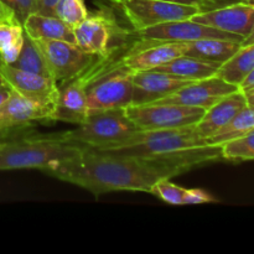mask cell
<instances>
[{"mask_svg": "<svg viewBox=\"0 0 254 254\" xmlns=\"http://www.w3.org/2000/svg\"><path fill=\"white\" fill-rule=\"evenodd\" d=\"M252 87H254V69L246 77L245 81L240 84V89L241 91H245V89L252 88Z\"/></svg>", "mask_w": 254, "mask_h": 254, "instance_id": "35", "label": "cell"}, {"mask_svg": "<svg viewBox=\"0 0 254 254\" xmlns=\"http://www.w3.org/2000/svg\"><path fill=\"white\" fill-rule=\"evenodd\" d=\"M238 89H240L238 86L228 83L218 76H213L210 78L190 82L189 84L171 93L170 96L158 102H154V103H171L208 109L223 97L228 96Z\"/></svg>", "mask_w": 254, "mask_h": 254, "instance_id": "14", "label": "cell"}, {"mask_svg": "<svg viewBox=\"0 0 254 254\" xmlns=\"http://www.w3.org/2000/svg\"><path fill=\"white\" fill-rule=\"evenodd\" d=\"M121 156L156 160L180 174L223 160L222 146L211 145L197 135L195 124L160 130H136L111 149H98Z\"/></svg>", "mask_w": 254, "mask_h": 254, "instance_id": "2", "label": "cell"}, {"mask_svg": "<svg viewBox=\"0 0 254 254\" xmlns=\"http://www.w3.org/2000/svg\"><path fill=\"white\" fill-rule=\"evenodd\" d=\"M11 66L24 69V71L32 72V73L41 74L44 77L52 78L51 73L49 71V67L46 64V61H45L40 49L37 47L36 42L31 37L27 36L26 34H25L21 51H20L17 59L11 64Z\"/></svg>", "mask_w": 254, "mask_h": 254, "instance_id": "25", "label": "cell"}, {"mask_svg": "<svg viewBox=\"0 0 254 254\" xmlns=\"http://www.w3.org/2000/svg\"><path fill=\"white\" fill-rule=\"evenodd\" d=\"M25 31L17 20L0 22V61L11 64L19 56Z\"/></svg>", "mask_w": 254, "mask_h": 254, "instance_id": "24", "label": "cell"}, {"mask_svg": "<svg viewBox=\"0 0 254 254\" xmlns=\"http://www.w3.org/2000/svg\"><path fill=\"white\" fill-rule=\"evenodd\" d=\"M35 42L57 83L77 76L93 62L94 56L82 51L76 44L60 40H35Z\"/></svg>", "mask_w": 254, "mask_h": 254, "instance_id": "8", "label": "cell"}, {"mask_svg": "<svg viewBox=\"0 0 254 254\" xmlns=\"http://www.w3.org/2000/svg\"><path fill=\"white\" fill-rule=\"evenodd\" d=\"M134 72L121 66H111L87 87L88 113L126 108L133 99Z\"/></svg>", "mask_w": 254, "mask_h": 254, "instance_id": "5", "label": "cell"}, {"mask_svg": "<svg viewBox=\"0 0 254 254\" xmlns=\"http://www.w3.org/2000/svg\"><path fill=\"white\" fill-rule=\"evenodd\" d=\"M134 34L139 39L163 42H191L202 39H220L242 44L245 40L240 35L221 31L215 27L192 21L191 19L169 21L146 29L134 30Z\"/></svg>", "mask_w": 254, "mask_h": 254, "instance_id": "10", "label": "cell"}, {"mask_svg": "<svg viewBox=\"0 0 254 254\" xmlns=\"http://www.w3.org/2000/svg\"><path fill=\"white\" fill-rule=\"evenodd\" d=\"M207 1H210L211 4L215 5L216 7H221V6H226V5L235 4V2L241 1V0H207Z\"/></svg>", "mask_w": 254, "mask_h": 254, "instance_id": "37", "label": "cell"}, {"mask_svg": "<svg viewBox=\"0 0 254 254\" xmlns=\"http://www.w3.org/2000/svg\"><path fill=\"white\" fill-rule=\"evenodd\" d=\"M185 49L186 42H163L140 39L116 64L133 72L150 71L173 59L183 56Z\"/></svg>", "mask_w": 254, "mask_h": 254, "instance_id": "13", "label": "cell"}, {"mask_svg": "<svg viewBox=\"0 0 254 254\" xmlns=\"http://www.w3.org/2000/svg\"><path fill=\"white\" fill-rule=\"evenodd\" d=\"M88 14L83 0H60L55 10V15L71 29L81 24Z\"/></svg>", "mask_w": 254, "mask_h": 254, "instance_id": "27", "label": "cell"}, {"mask_svg": "<svg viewBox=\"0 0 254 254\" xmlns=\"http://www.w3.org/2000/svg\"><path fill=\"white\" fill-rule=\"evenodd\" d=\"M254 128V107L246 106L242 111L238 112L222 129L205 139L211 145H223L231 140L245 135L246 133Z\"/></svg>", "mask_w": 254, "mask_h": 254, "instance_id": "23", "label": "cell"}, {"mask_svg": "<svg viewBox=\"0 0 254 254\" xmlns=\"http://www.w3.org/2000/svg\"><path fill=\"white\" fill-rule=\"evenodd\" d=\"M11 20H16L14 12L0 0V22L11 21Z\"/></svg>", "mask_w": 254, "mask_h": 254, "instance_id": "33", "label": "cell"}, {"mask_svg": "<svg viewBox=\"0 0 254 254\" xmlns=\"http://www.w3.org/2000/svg\"><path fill=\"white\" fill-rule=\"evenodd\" d=\"M189 79L179 78L173 74L150 69V71H138L133 74V99L131 104L140 106L158 102L170 96L181 87L186 86Z\"/></svg>", "mask_w": 254, "mask_h": 254, "instance_id": "16", "label": "cell"}, {"mask_svg": "<svg viewBox=\"0 0 254 254\" xmlns=\"http://www.w3.org/2000/svg\"><path fill=\"white\" fill-rule=\"evenodd\" d=\"M191 20L221 31L240 35L246 39L252 31L254 24V6L238 1L226 6L200 11L193 15Z\"/></svg>", "mask_w": 254, "mask_h": 254, "instance_id": "15", "label": "cell"}, {"mask_svg": "<svg viewBox=\"0 0 254 254\" xmlns=\"http://www.w3.org/2000/svg\"><path fill=\"white\" fill-rule=\"evenodd\" d=\"M42 173L88 190L94 196L113 191L150 193L156 181L181 175L176 169L156 160L114 155L89 146H79L76 153Z\"/></svg>", "mask_w": 254, "mask_h": 254, "instance_id": "1", "label": "cell"}, {"mask_svg": "<svg viewBox=\"0 0 254 254\" xmlns=\"http://www.w3.org/2000/svg\"><path fill=\"white\" fill-rule=\"evenodd\" d=\"M252 44H254V24L252 27V31H251L250 35H248V36L243 40L242 44H241V46H247V45H252Z\"/></svg>", "mask_w": 254, "mask_h": 254, "instance_id": "38", "label": "cell"}, {"mask_svg": "<svg viewBox=\"0 0 254 254\" xmlns=\"http://www.w3.org/2000/svg\"><path fill=\"white\" fill-rule=\"evenodd\" d=\"M184 192H185V189L174 184L171 179H161L156 181L150 190V193L155 195L164 202L176 206L183 205Z\"/></svg>", "mask_w": 254, "mask_h": 254, "instance_id": "28", "label": "cell"}, {"mask_svg": "<svg viewBox=\"0 0 254 254\" xmlns=\"http://www.w3.org/2000/svg\"><path fill=\"white\" fill-rule=\"evenodd\" d=\"M254 69V44L241 46L240 50L232 57L223 62L218 68L217 74L220 78L228 83L240 87L246 77Z\"/></svg>", "mask_w": 254, "mask_h": 254, "instance_id": "22", "label": "cell"}, {"mask_svg": "<svg viewBox=\"0 0 254 254\" xmlns=\"http://www.w3.org/2000/svg\"><path fill=\"white\" fill-rule=\"evenodd\" d=\"M10 135V129H1L0 128V139L6 138Z\"/></svg>", "mask_w": 254, "mask_h": 254, "instance_id": "39", "label": "cell"}, {"mask_svg": "<svg viewBox=\"0 0 254 254\" xmlns=\"http://www.w3.org/2000/svg\"><path fill=\"white\" fill-rule=\"evenodd\" d=\"M121 27L117 25L113 14L101 10L88 16L73 29L74 44L92 56L109 57L111 45L121 36Z\"/></svg>", "mask_w": 254, "mask_h": 254, "instance_id": "9", "label": "cell"}, {"mask_svg": "<svg viewBox=\"0 0 254 254\" xmlns=\"http://www.w3.org/2000/svg\"><path fill=\"white\" fill-rule=\"evenodd\" d=\"M136 130H139V128L127 116L126 109L118 108L88 113L83 123L76 129L60 133V136L78 146L111 149L126 140Z\"/></svg>", "mask_w": 254, "mask_h": 254, "instance_id": "4", "label": "cell"}, {"mask_svg": "<svg viewBox=\"0 0 254 254\" xmlns=\"http://www.w3.org/2000/svg\"><path fill=\"white\" fill-rule=\"evenodd\" d=\"M6 138H7V136H6ZM6 138H1V139H0V146H1L2 144H4V141L6 140Z\"/></svg>", "mask_w": 254, "mask_h": 254, "instance_id": "41", "label": "cell"}, {"mask_svg": "<svg viewBox=\"0 0 254 254\" xmlns=\"http://www.w3.org/2000/svg\"><path fill=\"white\" fill-rule=\"evenodd\" d=\"M217 202V198L213 197L210 192L202 189H189L184 192L183 205H201V203Z\"/></svg>", "mask_w": 254, "mask_h": 254, "instance_id": "30", "label": "cell"}, {"mask_svg": "<svg viewBox=\"0 0 254 254\" xmlns=\"http://www.w3.org/2000/svg\"><path fill=\"white\" fill-rule=\"evenodd\" d=\"M12 12L21 25L31 14H35L36 0H1Z\"/></svg>", "mask_w": 254, "mask_h": 254, "instance_id": "29", "label": "cell"}, {"mask_svg": "<svg viewBox=\"0 0 254 254\" xmlns=\"http://www.w3.org/2000/svg\"><path fill=\"white\" fill-rule=\"evenodd\" d=\"M32 122H52V108L34 103L15 92L0 104L1 129L25 127Z\"/></svg>", "mask_w": 254, "mask_h": 254, "instance_id": "17", "label": "cell"}, {"mask_svg": "<svg viewBox=\"0 0 254 254\" xmlns=\"http://www.w3.org/2000/svg\"><path fill=\"white\" fill-rule=\"evenodd\" d=\"M241 1H245V0H241Z\"/></svg>", "mask_w": 254, "mask_h": 254, "instance_id": "42", "label": "cell"}, {"mask_svg": "<svg viewBox=\"0 0 254 254\" xmlns=\"http://www.w3.org/2000/svg\"><path fill=\"white\" fill-rule=\"evenodd\" d=\"M126 113L141 130H160L192 126L206 109L171 103H149L126 107Z\"/></svg>", "mask_w": 254, "mask_h": 254, "instance_id": "7", "label": "cell"}, {"mask_svg": "<svg viewBox=\"0 0 254 254\" xmlns=\"http://www.w3.org/2000/svg\"><path fill=\"white\" fill-rule=\"evenodd\" d=\"M240 47V42L220 39H202L186 42L184 55L202 61L222 64L230 57H232Z\"/></svg>", "mask_w": 254, "mask_h": 254, "instance_id": "21", "label": "cell"}, {"mask_svg": "<svg viewBox=\"0 0 254 254\" xmlns=\"http://www.w3.org/2000/svg\"><path fill=\"white\" fill-rule=\"evenodd\" d=\"M91 83L89 66L77 76L62 82L52 111V122L59 121L79 126L88 116L87 87Z\"/></svg>", "mask_w": 254, "mask_h": 254, "instance_id": "12", "label": "cell"}, {"mask_svg": "<svg viewBox=\"0 0 254 254\" xmlns=\"http://www.w3.org/2000/svg\"><path fill=\"white\" fill-rule=\"evenodd\" d=\"M242 92L246 97V101H247V106L254 107V87H252V88L245 89V91Z\"/></svg>", "mask_w": 254, "mask_h": 254, "instance_id": "36", "label": "cell"}, {"mask_svg": "<svg viewBox=\"0 0 254 254\" xmlns=\"http://www.w3.org/2000/svg\"><path fill=\"white\" fill-rule=\"evenodd\" d=\"M79 146L68 143L60 134L20 136L4 141L0 146V171L39 169L44 171L62 159L71 156Z\"/></svg>", "mask_w": 254, "mask_h": 254, "instance_id": "3", "label": "cell"}, {"mask_svg": "<svg viewBox=\"0 0 254 254\" xmlns=\"http://www.w3.org/2000/svg\"><path fill=\"white\" fill-rule=\"evenodd\" d=\"M60 0H36L35 2V14L46 15V16H56L55 10Z\"/></svg>", "mask_w": 254, "mask_h": 254, "instance_id": "31", "label": "cell"}, {"mask_svg": "<svg viewBox=\"0 0 254 254\" xmlns=\"http://www.w3.org/2000/svg\"><path fill=\"white\" fill-rule=\"evenodd\" d=\"M22 27L25 34L34 40H60L74 44L73 29L57 16L31 14L25 20Z\"/></svg>", "mask_w": 254, "mask_h": 254, "instance_id": "19", "label": "cell"}, {"mask_svg": "<svg viewBox=\"0 0 254 254\" xmlns=\"http://www.w3.org/2000/svg\"><path fill=\"white\" fill-rule=\"evenodd\" d=\"M0 82L24 98L54 111L59 96V84L54 78L24 71L0 61Z\"/></svg>", "mask_w": 254, "mask_h": 254, "instance_id": "11", "label": "cell"}, {"mask_svg": "<svg viewBox=\"0 0 254 254\" xmlns=\"http://www.w3.org/2000/svg\"><path fill=\"white\" fill-rule=\"evenodd\" d=\"M247 106V101L241 89L223 97L222 99L206 109L200 121L195 123V130L203 140L222 129L236 114Z\"/></svg>", "mask_w": 254, "mask_h": 254, "instance_id": "18", "label": "cell"}, {"mask_svg": "<svg viewBox=\"0 0 254 254\" xmlns=\"http://www.w3.org/2000/svg\"><path fill=\"white\" fill-rule=\"evenodd\" d=\"M223 160L247 161L254 160V128L240 138L223 144Z\"/></svg>", "mask_w": 254, "mask_h": 254, "instance_id": "26", "label": "cell"}, {"mask_svg": "<svg viewBox=\"0 0 254 254\" xmlns=\"http://www.w3.org/2000/svg\"><path fill=\"white\" fill-rule=\"evenodd\" d=\"M220 66V64L202 61V60L183 55L161 66H158L154 68V71L165 72V73L173 74L179 78L189 79V81H200V79L216 76Z\"/></svg>", "mask_w": 254, "mask_h": 254, "instance_id": "20", "label": "cell"}, {"mask_svg": "<svg viewBox=\"0 0 254 254\" xmlns=\"http://www.w3.org/2000/svg\"><path fill=\"white\" fill-rule=\"evenodd\" d=\"M134 30L146 29L169 21L191 19L202 10L197 6L161 0H111Z\"/></svg>", "mask_w": 254, "mask_h": 254, "instance_id": "6", "label": "cell"}, {"mask_svg": "<svg viewBox=\"0 0 254 254\" xmlns=\"http://www.w3.org/2000/svg\"><path fill=\"white\" fill-rule=\"evenodd\" d=\"M161 1H169V2H178V4H184V5H191V6H197L200 7L202 11L205 10H211L215 9V5L211 4L207 0H161Z\"/></svg>", "mask_w": 254, "mask_h": 254, "instance_id": "32", "label": "cell"}, {"mask_svg": "<svg viewBox=\"0 0 254 254\" xmlns=\"http://www.w3.org/2000/svg\"><path fill=\"white\" fill-rule=\"evenodd\" d=\"M11 92L12 91L6 86V84L0 82V104H2L7 98H9Z\"/></svg>", "mask_w": 254, "mask_h": 254, "instance_id": "34", "label": "cell"}, {"mask_svg": "<svg viewBox=\"0 0 254 254\" xmlns=\"http://www.w3.org/2000/svg\"><path fill=\"white\" fill-rule=\"evenodd\" d=\"M243 2H246V4H250V5H252V6H254V0H245Z\"/></svg>", "mask_w": 254, "mask_h": 254, "instance_id": "40", "label": "cell"}]
</instances>
